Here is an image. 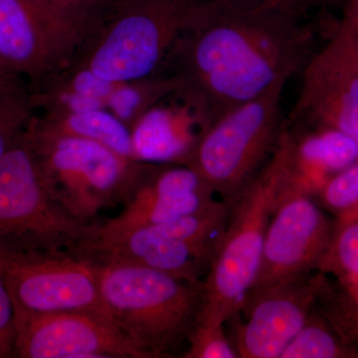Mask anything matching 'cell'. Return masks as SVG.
<instances>
[{
  "label": "cell",
  "mask_w": 358,
  "mask_h": 358,
  "mask_svg": "<svg viewBox=\"0 0 358 358\" xmlns=\"http://www.w3.org/2000/svg\"><path fill=\"white\" fill-rule=\"evenodd\" d=\"M284 87L219 115L199 138L186 166L223 201L234 205L274 152L285 129Z\"/></svg>",
  "instance_id": "ba28073f"
},
{
  "label": "cell",
  "mask_w": 358,
  "mask_h": 358,
  "mask_svg": "<svg viewBox=\"0 0 358 358\" xmlns=\"http://www.w3.org/2000/svg\"><path fill=\"white\" fill-rule=\"evenodd\" d=\"M213 122L203 103L180 88L145 110L131 126L134 159L186 166Z\"/></svg>",
  "instance_id": "9a60e30c"
},
{
  "label": "cell",
  "mask_w": 358,
  "mask_h": 358,
  "mask_svg": "<svg viewBox=\"0 0 358 358\" xmlns=\"http://www.w3.org/2000/svg\"><path fill=\"white\" fill-rule=\"evenodd\" d=\"M24 131L51 196L82 222L126 203L148 166L96 141L44 131L32 119Z\"/></svg>",
  "instance_id": "277c9868"
},
{
  "label": "cell",
  "mask_w": 358,
  "mask_h": 358,
  "mask_svg": "<svg viewBox=\"0 0 358 358\" xmlns=\"http://www.w3.org/2000/svg\"><path fill=\"white\" fill-rule=\"evenodd\" d=\"M324 203L336 210L358 205V160L346 167L320 188Z\"/></svg>",
  "instance_id": "603a6c76"
},
{
  "label": "cell",
  "mask_w": 358,
  "mask_h": 358,
  "mask_svg": "<svg viewBox=\"0 0 358 358\" xmlns=\"http://www.w3.org/2000/svg\"><path fill=\"white\" fill-rule=\"evenodd\" d=\"M15 315L13 299L0 275V358L14 357Z\"/></svg>",
  "instance_id": "d4e9b609"
},
{
  "label": "cell",
  "mask_w": 358,
  "mask_h": 358,
  "mask_svg": "<svg viewBox=\"0 0 358 358\" xmlns=\"http://www.w3.org/2000/svg\"><path fill=\"white\" fill-rule=\"evenodd\" d=\"M181 357L236 358L238 355L224 326H220L212 329L196 327Z\"/></svg>",
  "instance_id": "7402d4cb"
},
{
  "label": "cell",
  "mask_w": 358,
  "mask_h": 358,
  "mask_svg": "<svg viewBox=\"0 0 358 358\" xmlns=\"http://www.w3.org/2000/svg\"><path fill=\"white\" fill-rule=\"evenodd\" d=\"M32 121L44 131L96 141L115 154L136 160L131 129L112 112L105 109L75 114L45 113L41 117L33 115Z\"/></svg>",
  "instance_id": "ac0fdd59"
},
{
  "label": "cell",
  "mask_w": 358,
  "mask_h": 358,
  "mask_svg": "<svg viewBox=\"0 0 358 358\" xmlns=\"http://www.w3.org/2000/svg\"><path fill=\"white\" fill-rule=\"evenodd\" d=\"M289 138L282 131L274 152L232 205L217 251L202 282L200 329L224 326L239 312L260 266L273 212L288 185Z\"/></svg>",
  "instance_id": "3957f363"
},
{
  "label": "cell",
  "mask_w": 358,
  "mask_h": 358,
  "mask_svg": "<svg viewBox=\"0 0 358 358\" xmlns=\"http://www.w3.org/2000/svg\"><path fill=\"white\" fill-rule=\"evenodd\" d=\"M339 23L358 33V0H348L345 2L343 17Z\"/></svg>",
  "instance_id": "83f0119b"
},
{
  "label": "cell",
  "mask_w": 358,
  "mask_h": 358,
  "mask_svg": "<svg viewBox=\"0 0 358 358\" xmlns=\"http://www.w3.org/2000/svg\"><path fill=\"white\" fill-rule=\"evenodd\" d=\"M0 275L14 310H82L108 315L95 264L70 252L0 248Z\"/></svg>",
  "instance_id": "30bf717a"
},
{
  "label": "cell",
  "mask_w": 358,
  "mask_h": 358,
  "mask_svg": "<svg viewBox=\"0 0 358 358\" xmlns=\"http://www.w3.org/2000/svg\"><path fill=\"white\" fill-rule=\"evenodd\" d=\"M298 129H288L291 178L310 194L358 160V143L348 134L331 128Z\"/></svg>",
  "instance_id": "2e32d148"
},
{
  "label": "cell",
  "mask_w": 358,
  "mask_h": 358,
  "mask_svg": "<svg viewBox=\"0 0 358 358\" xmlns=\"http://www.w3.org/2000/svg\"><path fill=\"white\" fill-rule=\"evenodd\" d=\"M215 197L212 189L186 194L131 195L119 215L98 223L95 236L185 217L210 206L217 201Z\"/></svg>",
  "instance_id": "e0dca14e"
},
{
  "label": "cell",
  "mask_w": 358,
  "mask_h": 358,
  "mask_svg": "<svg viewBox=\"0 0 358 358\" xmlns=\"http://www.w3.org/2000/svg\"><path fill=\"white\" fill-rule=\"evenodd\" d=\"M96 227L73 217L51 196L23 131L0 159V248L78 256Z\"/></svg>",
  "instance_id": "8992f818"
},
{
  "label": "cell",
  "mask_w": 358,
  "mask_h": 358,
  "mask_svg": "<svg viewBox=\"0 0 358 358\" xmlns=\"http://www.w3.org/2000/svg\"><path fill=\"white\" fill-rule=\"evenodd\" d=\"M180 88V81L173 74L115 85L108 98L107 107L117 119L131 127L145 110Z\"/></svg>",
  "instance_id": "d6986e66"
},
{
  "label": "cell",
  "mask_w": 358,
  "mask_h": 358,
  "mask_svg": "<svg viewBox=\"0 0 358 358\" xmlns=\"http://www.w3.org/2000/svg\"><path fill=\"white\" fill-rule=\"evenodd\" d=\"M103 1L108 2V3L114 4L117 0H103Z\"/></svg>",
  "instance_id": "f546056e"
},
{
  "label": "cell",
  "mask_w": 358,
  "mask_h": 358,
  "mask_svg": "<svg viewBox=\"0 0 358 358\" xmlns=\"http://www.w3.org/2000/svg\"><path fill=\"white\" fill-rule=\"evenodd\" d=\"M0 67H1V68H4V69H6V67H4V66L1 64V62H0ZM6 70H8V69H6ZM8 71H9V70H8ZM10 72H11V71H10ZM14 74H15V73H14Z\"/></svg>",
  "instance_id": "4dcf8cb0"
},
{
  "label": "cell",
  "mask_w": 358,
  "mask_h": 358,
  "mask_svg": "<svg viewBox=\"0 0 358 358\" xmlns=\"http://www.w3.org/2000/svg\"><path fill=\"white\" fill-rule=\"evenodd\" d=\"M308 1L310 2V3H312V2L313 1V0H308Z\"/></svg>",
  "instance_id": "1f68e13d"
},
{
  "label": "cell",
  "mask_w": 358,
  "mask_h": 358,
  "mask_svg": "<svg viewBox=\"0 0 358 358\" xmlns=\"http://www.w3.org/2000/svg\"><path fill=\"white\" fill-rule=\"evenodd\" d=\"M336 254L341 267L358 275V222L348 224L339 233Z\"/></svg>",
  "instance_id": "484cf974"
},
{
  "label": "cell",
  "mask_w": 358,
  "mask_h": 358,
  "mask_svg": "<svg viewBox=\"0 0 358 358\" xmlns=\"http://www.w3.org/2000/svg\"><path fill=\"white\" fill-rule=\"evenodd\" d=\"M103 307L145 358L185 352L199 324L202 282L124 263H96Z\"/></svg>",
  "instance_id": "7a4b0ae2"
},
{
  "label": "cell",
  "mask_w": 358,
  "mask_h": 358,
  "mask_svg": "<svg viewBox=\"0 0 358 358\" xmlns=\"http://www.w3.org/2000/svg\"><path fill=\"white\" fill-rule=\"evenodd\" d=\"M301 71L294 126L338 129L358 143V33L338 23Z\"/></svg>",
  "instance_id": "8fae6325"
},
{
  "label": "cell",
  "mask_w": 358,
  "mask_h": 358,
  "mask_svg": "<svg viewBox=\"0 0 358 358\" xmlns=\"http://www.w3.org/2000/svg\"><path fill=\"white\" fill-rule=\"evenodd\" d=\"M226 6L256 10V9L275 8L289 11L303 15L306 9L310 6L308 0H215Z\"/></svg>",
  "instance_id": "4316f807"
},
{
  "label": "cell",
  "mask_w": 358,
  "mask_h": 358,
  "mask_svg": "<svg viewBox=\"0 0 358 358\" xmlns=\"http://www.w3.org/2000/svg\"><path fill=\"white\" fill-rule=\"evenodd\" d=\"M313 37L300 14L199 0L169 60L182 89L203 103L214 121L285 86L313 55Z\"/></svg>",
  "instance_id": "6da1fadb"
},
{
  "label": "cell",
  "mask_w": 358,
  "mask_h": 358,
  "mask_svg": "<svg viewBox=\"0 0 358 358\" xmlns=\"http://www.w3.org/2000/svg\"><path fill=\"white\" fill-rule=\"evenodd\" d=\"M17 358H145L106 313L14 310Z\"/></svg>",
  "instance_id": "7c38bea8"
},
{
  "label": "cell",
  "mask_w": 358,
  "mask_h": 358,
  "mask_svg": "<svg viewBox=\"0 0 358 358\" xmlns=\"http://www.w3.org/2000/svg\"><path fill=\"white\" fill-rule=\"evenodd\" d=\"M105 20L0 0V62L37 89L77 62Z\"/></svg>",
  "instance_id": "9c48e42d"
},
{
  "label": "cell",
  "mask_w": 358,
  "mask_h": 358,
  "mask_svg": "<svg viewBox=\"0 0 358 358\" xmlns=\"http://www.w3.org/2000/svg\"><path fill=\"white\" fill-rule=\"evenodd\" d=\"M310 195L289 178L268 222L258 273L247 294L308 274L320 263L327 227Z\"/></svg>",
  "instance_id": "4fadbf2b"
},
{
  "label": "cell",
  "mask_w": 358,
  "mask_h": 358,
  "mask_svg": "<svg viewBox=\"0 0 358 358\" xmlns=\"http://www.w3.org/2000/svg\"><path fill=\"white\" fill-rule=\"evenodd\" d=\"M341 352L334 334L315 319L312 310L280 358H333L338 357Z\"/></svg>",
  "instance_id": "44dd1931"
},
{
  "label": "cell",
  "mask_w": 358,
  "mask_h": 358,
  "mask_svg": "<svg viewBox=\"0 0 358 358\" xmlns=\"http://www.w3.org/2000/svg\"><path fill=\"white\" fill-rule=\"evenodd\" d=\"M36 107L29 90L0 92V159L24 131Z\"/></svg>",
  "instance_id": "ffe728a7"
},
{
  "label": "cell",
  "mask_w": 358,
  "mask_h": 358,
  "mask_svg": "<svg viewBox=\"0 0 358 358\" xmlns=\"http://www.w3.org/2000/svg\"><path fill=\"white\" fill-rule=\"evenodd\" d=\"M320 285L308 273L247 294L239 310L244 322L230 338L238 357H281L312 312Z\"/></svg>",
  "instance_id": "5bb4252c"
},
{
  "label": "cell",
  "mask_w": 358,
  "mask_h": 358,
  "mask_svg": "<svg viewBox=\"0 0 358 358\" xmlns=\"http://www.w3.org/2000/svg\"><path fill=\"white\" fill-rule=\"evenodd\" d=\"M199 0H117L73 66L115 85L155 76L192 20Z\"/></svg>",
  "instance_id": "5b68a950"
},
{
  "label": "cell",
  "mask_w": 358,
  "mask_h": 358,
  "mask_svg": "<svg viewBox=\"0 0 358 358\" xmlns=\"http://www.w3.org/2000/svg\"><path fill=\"white\" fill-rule=\"evenodd\" d=\"M27 3L55 11V13L84 16V17H106L112 4L103 0H23Z\"/></svg>",
  "instance_id": "cb8c5ba5"
},
{
  "label": "cell",
  "mask_w": 358,
  "mask_h": 358,
  "mask_svg": "<svg viewBox=\"0 0 358 358\" xmlns=\"http://www.w3.org/2000/svg\"><path fill=\"white\" fill-rule=\"evenodd\" d=\"M232 205L217 200L169 221L98 235L79 256L96 263L143 266L192 282H203L229 220Z\"/></svg>",
  "instance_id": "52a82bcc"
},
{
  "label": "cell",
  "mask_w": 358,
  "mask_h": 358,
  "mask_svg": "<svg viewBox=\"0 0 358 358\" xmlns=\"http://www.w3.org/2000/svg\"><path fill=\"white\" fill-rule=\"evenodd\" d=\"M26 89L20 76L0 67V92Z\"/></svg>",
  "instance_id": "f1b7e54d"
}]
</instances>
